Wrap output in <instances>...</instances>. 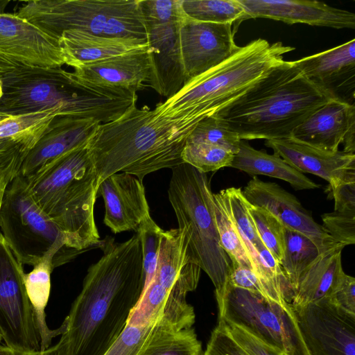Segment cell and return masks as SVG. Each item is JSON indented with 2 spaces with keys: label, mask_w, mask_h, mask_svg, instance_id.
Returning a JSON list of instances; mask_svg holds the SVG:
<instances>
[{
  "label": "cell",
  "mask_w": 355,
  "mask_h": 355,
  "mask_svg": "<svg viewBox=\"0 0 355 355\" xmlns=\"http://www.w3.org/2000/svg\"><path fill=\"white\" fill-rule=\"evenodd\" d=\"M87 270L65 320L69 355H104L127 326L144 286L143 250L136 233L121 243L109 239Z\"/></svg>",
  "instance_id": "1"
},
{
  "label": "cell",
  "mask_w": 355,
  "mask_h": 355,
  "mask_svg": "<svg viewBox=\"0 0 355 355\" xmlns=\"http://www.w3.org/2000/svg\"><path fill=\"white\" fill-rule=\"evenodd\" d=\"M200 121L191 114L165 115L135 104L115 120L101 123L87 145L98 185L116 173L142 181L153 172L184 163L187 139Z\"/></svg>",
  "instance_id": "2"
},
{
  "label": "cell",
  "mask_w": 355,
  "mask_h": 355,
  "mask_svg": "<svg viewBox=\"0 0 355 355\" xmlns=\"http://www.w3.org/2000/svg\"><path fill=\"white\" fill-rule=\"evenodd\" d=\"M334 98L293 61L284 60L216 116L241 140L289 139L306 118Z\"/></svg>",
  "instance_id": "3"
},
{
  "label": "cell",
  "mask_w": 355,
  "mask_h": 355,
  "mask_svg": "<svg viewBox=\"0 0 355 355\" xmlns=\"http://www.w3.org/2000/svg\"><path fill=\"white\" fill-rule=\"evenodd\" d=\"M0 112L19 115L58 108L64 116L115 120L137 104V92L96 85L61 67L16 66L1 77Z\"/></svg>",
  "instance_id": "4"
},
{
  "label": "cell",
  "mask_w": 355,
  "mask_h": 355,
  "mask_svg": "<svg viewBox=\"0 0 355 355\" xmlns=\"http://www.w3.org/2000/svg\"><path fill=\"white\" fill-rule=\"evenodd\" d=\"M87 145L57 159L35 177L24 178L67 246L79 252L101 243L94 214L98 185Z\"/></svg>",
  "instance_id": "5"
},
{
  "label": "cell",
  "mask_w": 355,
  "mask_h": 355,
  "mask_svg": "<svg viewBox=\"0 0 355 355\" xmlns=\"http://www.w3.org/2000/svg\"><path fill=\"white\" fill-rule=\"evenodd\" d=\"M294 49L281 42L252 40L222 63L187 82L155 108L165 115L191 114L202 120L216 115L283 63L284 55Z\"/></svg>",
  "instance_id": "6"
},
{
  "label": "cell",
  "mask_w": 355,
  "mask_h": 355,
  "mask_svg": "<svg viewBox=\"0 0 355 355\" xmlns=\"http://www.w3.org/2000/svg\"><path fill=\"white\" fill-rule=\"evenodd\" d=\"M171 170L168 196L178 227L187 230L191 258L211 280L218 302L225 291L232 261L220 245L209 179L207 173L186 163Z\"/></svg>",
  "instance_id": "7"
},
{
  "label": "cell",
  "mask_w": 355,
  "mask_h": 355,
  "mask_svg": "<svg viewBox=\"0 0 355 355\" xmlns=\"http://www.w3.org/2000/svg\"><path fill=\"white\" fill-rule=\"evenodd\" d=\"M17 15L59 39L69 30L96 36L147 40L139 0H33Z\"/></svg>",
  "instance_id": "8"
},
{
  "label": "cell",
  "mask_w": 355,
  "mask_h": 355,
  "mask_svg": "<svg viewBox=\"0 0 355 355\" xmlns=\"http://www.w3.org/2000/svg\"><path fill=\"white\" fill-rule=\"evenodd\" d=\"M0 232L22 265L33 266L49 257L55 268L79 252L67 246L59 227L36 204L19 175L5 189L0 208Z\"/></svg>",
  "instance_id": "9"
},
{
  "label": "cell",
  "mask_w": 355,
  "mask_h": 355,
  "mask_svg": "<svg viewBox=\"0 0 355 355\" xmlns=\"http://www.w3.org/2000/svg\"><path fill=\"white\" fill-rule=\"evenodd\" d=\"M218 320L239 325L286 355H310L292 305L284 307L260 294L226 285Z\"/></svg>",
  "instance_id": "10"
},
{
  "label": "cell",
  "mask_w": 355,
  "mask_h": 355,
  "mask_svg": "<svg viewBox=\"0 0 355 355\" xmlns=\"http://www.w3.org/2000/svg\"><path fill=\"white\" fill-rule=\"evenodd\" d=\"M24 270L0 233V333L5 345L40 350V336L24 282Z\"/></svg>",
  "instance_id": "11"
},
{
  "label": "cell",
  "mask_w": 355,
  "mask_h": 355,
  "mask_svg": "<svg viewBox=\"0 0 355 355\" xmlns=\"http://www.w3.org/2000/svg\"><path fill=\"white\" fill-rule=\"evenodd\" d=\"M293 308L310 355H355L354 314L327 297Z\"/></svg>",
  "instance_id": "12"
},
{
  "label": "cell",
  "mask_w": 355,
  "mask_h": 355,
  "mask_svg": "<svg viewBox=\"0 0 355 355\" xmlns=\"http://www.w3.org/2000/svg\"><path fill=\"white\" fill-rule=\"evenodd\" d=\"M0 59L31 68L65 64L59 39L16 13L0 12Z\"/></svg>",
  "instance_id": "13"
},
{
  "label": "cell",
  "mask_w": 355,
  "mask_h": 355,
  "mask_svg": "<svg viewBox=\"0 0 355 355\" xmlns=\"http://www.w3.org/2000/svg\"><path fill=\"white\" fill-rule=\"evenodd\" d=\"M232 25L199 21L184 16L179 26L184 84L222 63L239 49Z\"/></svg>",
  "instance_id": "14"
},
{
  "label": "cell",
  "mask_w": 355,
  "mask_h": 355,
  "mask_svg": "<svg viewBox=\"0 0 355 355\" xmlns=\"http://www.w3.org/2000/svg\"><path fill=\"white\" fill-rule=\"evenodd\" d=\"M242 192L250 204L267 210L285 227L306 236L322 250L338 245L314 220L297 198L277 183L254 176Z\"/></svg>",
  "instance_id": "15"
},
{
  "label": "cell",
  "mask_w": 355,
  "mask_h": 355,
  "mask_svg": "<svg viewBox=\"0 0 355 355\" xmlns=\"http://www.w3.org/2000/svg\"><path fill=\"white\" fill-rule=\"evenodd\" d=\"M100 124L92 119L55 117L28 151L18 175L26 180L33 178L57 159L87 145Z\"/></svg>",
  "instance_id": "16"
},
{
  "label": "cell",
  "mask_w": 355,
  "mask_h": 355,
  "mask_svg": "<svg viewBox=\"0 0 355 355\" xmlns=\"http://www.w3.org/2000/svg\"><path fill=\"white\" fill-rule=\"evenodd\" d=\"M291 139L326 151H355V106L334 98L306 118L293 132Z\"/></svg>",
  "instance_id": "17"
},
{
  "label": "cell",
  "mask_w": 355,
  "mask_h": 355,
  "mask_svg": "<svg viewBox=\"0 0 355 355\" xmlns=\"http://www.w3.org/2000/svg\"><path fill=\"white\" fill-rule=\"evenodd\" d=\"M265 145L298 171L328 182L331 189L344 183L355 182L354 153L326 151L291 138L266 140Z\"/></svg>",
  "instance_id": "18"
},
{
  "label": "cell",
  "mask_w": 355,
  "mask_h": 355,
  "mask_svg": "<svg viewBox=\"0 0 355 355\" xmlns=\"http://www.w3.org/2000/svg\"><path fill=\"white\" fill-rule=\"evenodd\" d=\"M105 207L104 223L112 232L137 231L149 217V206L141 180L126 173H116L98 186Z\"/></svg>",
  "instance_id": "19"
},
{
  "label": "cell",
  "mask_w": 355,
  "mask_h": 355,
  "mask_svg": "<svg viewBox=\"0 0 355 355\" xmlns=\"http://www.w3.org/2000/svg\"><path fill=\"white\" fill-rule=\"evenodd\" d=\"M248 18H267L288 24H305L333 28H355L354 13L316 1L239 0Z\"/></svg>",
  "instance_id": "20"
},
{
  "label": "cell",
  "mask_w": 355,
  "mask_h": 355,
  "mask_svg": "<svg viewBox=\"0 0 355 355\" xmlns=\"http://www.w3.org/2000/svg\"><path fill=\"white\" fill-rule=\"evenodd\" d=\"M73 73L84 81L137 92L150 87L153 68L148 44L108 59L85 63Z\"/></svg>",
  "instance_id": "21"
},
{
  "label": "cell",
  "mask_w": 355,
  "mask_h": 355,
  "mask_svg": "<svg viewBox=\"0 0 355 355\" xmlns=\"http://www.w3.org/2000/svg\"><path fill=\"white\" fill-rule=\"evenodd\" d=\"M293 62L315 84L336 98L350 103L348 101L350 92L354 94V38L334 48Z\"/></svg>",
  "instance_id": "22"
},
{
  "label": "cell",
  "mask_w": 355,
  "mask_h": 355,
  "mask_svg": "<svg viewBox=\"0 0 355 355\" xmlns=\"http://www.w3.org/2000/svg\"><path fill=\"white\" fill-rule=\"evenodd\" d=\"M180 22L146 24L153 68L150 87L167 98L184 84L179 44Z\"/></svg>",
  "instance_id": "23"
},
{
  "label": "cell",
  "mask_w": 355,
  "mask_h": 355,
  "mask_svg": "<svg viewBox=\"0 0 355 355\" xmlns=\"http://www.w3.org/2000/svg\"><path fill=\"white\" fill-rule=\"evenodd\" d=\"M189 240L183 227L160 232L154 277L168 291L175 286L187 294L198 286L202 270L191 258Z\"/></svg>",
  "instance_id": "24"
},
{
  "label": "cell",
  "mask_w": 355,
  "mask_h": 355,
  "mask_svg": "<svg viewBox=\"0 0 355 355\" xmlns=\"http://www.w3.org/2000/svg\"><path fill=\"white\" fill-rule=\"evenodd\" d=\"M65 64L73 69L85 63L108 59L148 44V41L96 36L77 30L64 31L59 37Z\"/></svg>",
  "instance_id": "25"
},
{
  "label": "cell",
  "mask_w": 355,
  "mask_h": 355,
  "mask_svg": "<svg viewBox=\"0 0 355 355\" xmlns=\"http://www.w3.org/2000/svg\"><path fill=\"white\" fill-rule=\"evenodd\" d=\"M345 247L336 245L324 251L300 277L291 305L301 306L328 297L341 275V254Z\"/></svg>",
  "instance_id": "26"
},
{
  "label": "cell",
  "mask_w": 355,
  "mask_h": 355,
  "mask_svg": "<svg viewBox=\"0 0 355 355\" xmlns=\"http://www.w3.org/2000/svg\"><path fill=\"white\" fill-rule=\"evenodd\" d=\"M230 167L250 175H266L284 180L296 190L314 189L319 185L298 171L282 157L252 147L241 140Z\"/></svg>",
  "instance_id": "27"
},
{
  "label": "cell",
  "mask_w": 355,
  "mask_h": 355,
  "mask_svg": "<svg viewBox=\"0 0 355 355\" xmlns=\"http://www.w3.org/2000/svg\"><path fill=\"white\" fill-rule=\"evenodd\" d=\"M53 269L52 260L46 257L34 265L31 271L24 274L26 291L40 336V350L50 347L53 338L62 335L67 329L65 320L56 329H51L46 324L45 309L51 293V274Z\"/></svg>",
  "instance_id": "28"
},
{
  "label": "cell",
  "mask_w": 355,
  "mask_h": 355,
  "mask_svg": "<svg viewBox=\"0 0 355 355\" xmlns=\"http://www.w3.org/2000/svg\"><path fill=\"white\" fill-rule=\"evenodd\" d=\"M218 193L236 228L252 270L263 286L261 263L256 249V246L261 241L249 213V203L244 197L241 188L230 187L220 191Z\"/></svg>",
  "instance_id": "29"
},
{
  "label": "cell",
  "mask_w": 355,
  "mask_h": 355,
  "mask_svg": "<svg viewBox=\"0 0 355 355\" xmlns=\"http://www.w3.org/2000/svg\"><path fill=\"white\" fill-rule=\"evenodd\" d=\"M202 346L192 328L177 329L156 324L139 355H202Z\"/></svg>",
  "instance_id": "30"
},
{
  "label": "cell",
  "mask_w": 355,
  "mask_h": 355,
  "mask_svg": "<svg viewBox=\"0 0 355 355\" xmlns=\"http://www.w3.org/2000/svg\"><path fill=\"white\" fill-rule=\"evenodd\" d=\"M325 250L306 236L285 227L284 257L279 265L294 292L302 275Z\"/></svg>",
  "instance_id": "31"
},
{
  "label": "cell",
  "mask_w": 355,
  "mask_h": 355,
  "mask_svg": "<svg viewBox=\"0 0 355 355\" xmlns=\"http://www.w3.org/2000/svg\"><path fill=\"white\" fill-rule=\"evenodd\" d=\"M182 11L189 19L216 24H234L248 19L239 0H181Z\"/></svg>",
  "instance_id": "32"
},
{
  "label": "cell",
  "mask_w": 355,
  "mask_h": 355,
  "mask_svg": "<svg viewBox=\"0 0 355 355\" xmlns=\"http://www.w3.org/2000/svg\"><path fill=\"white\" fill-rule=\"evenodd\" d=\"M168 295L169 291L153 277L130 312L127 325L137 328L153 327L162 317Z\"/></svg>",
  "instance_id": "33"
},
{
  "label": "cell",
  "mask_w": 355,
  "mask_h": 355,
  "mask_svg": "<svg viewBox=\"0 0 355 355\" xmlns=\"http://www.w3.org/2000/svg\"><path fill=\"white\" fill-rule=\"evenodd\" d=\"M57 116H64L58 108L9 116L0 121V140L41 136Z\"/></svg>",
  "instance_id": "34"
},
{
  "label": "cell",
  "mask_w": 355,
  "mask_h": 355,
  "mask_svg": "<svg viewBox=\"0 0 355 355\" xmlns=\"http://www.w3.org/2000/svg\"><path fill=\"white\" fill-rule=\"evenodd\" d=\"M213 210L220 245L232 262L252 268L251 263L239 235L219 194L213 193Z\"/></svg>",
  "instance_id": "35"
},
{
  "label": "cell",
  "mask_w": 355,
  "mask_h": 355,
  "mask_svg": "<svg viewBox=\"0 0 355 355\" xmlns=\"http://www.w3.org/2000/svg\"><path fill=\"white\" fill-rule=\"evenodd\" d=\"M234 153L223 147L204 144H186L182 159L198 171L207 173L224 167H230Z\"/></svg>",
  "instance_id": "36"
},
{
  "label": "cell",
  "mask_w": 355,
  "mask_h": 355,
  "mask_svg": "<svg viewBox=\"0 0 355 355\" xmlns=\"http://www.w3.org/2000/svg\"><path fill=\"white\" fill-rule=\"evenodd\" d=\"M241 139L217 116L200 121L189 135L186 144L204 143L226 148L236 154Z\"/></svg>",
  "instance_id": "37"
},
{
  "label": "cell",
  "mask_w": 355,
  "mask_h": 355,
  "mask_svg": "<svg viewBox=\"0 0 355 355\" xmlns=\"http://www.w3.org/2000/svg\"><path fill=\"white\" fill-rule=\"evenodd\" d=\"M248 210L260 240L280 263L284 252L285 227L275 216L261 207L249 203Z\"/></svg>",
  "instance_id": "38"
},
{
  "label": "cell",
  "mask_w": 355,
  "mask_h": 355,
  "mask_svg": "<svg viewBox=\"0 0 355 355\" xmlns=\"http://www.w3.org/2000/svg\"><path fill=\"white\" fill-rule=\"evenodd\" d=\"M41 136L0 140V184L10 182L18 175L24 158Z\"/></svg>",
  "instance_id": "39"
},
{
  "label": "cell",
  "mask_w": 355,
  "mask_h": 355,
  "mask_svg": "<svg viewBox=\"0 0 355 355\" xmlns=\"http://www.w3.org/2000/svg\"><path fill=\"white\" fill-rule=\"evenodd\" d=\"M162 230L150 216L136 232L140 236L143 250L145 277L143 291L150 283L155 273Z\"/></svg>",
  "instance_id": "40"
},
{
  "label": "cell",
  "mask_w": 355,
  "mask_h": 355,
  "mask_svg": "<svg viewBox=\"0 0 355 355\" xmlns=\"http://www.w3.org/2000/svg\"><path fill=\"white\" fill-rule=\"evenodd\" d=\"M322 227L334 241L344 247L355 243V212L334 211L322 215Z\"/></svg>",
  "instance_id": "41"
},
{
  "label": "cell",
  "mask_w": 355,
  "mask_h": 355,
  "mask_svg": "<svg viewBox=\"0 0 355 355\" xmlns=\"http://www.w3.org/2000/svg\"><path fill=\"white\" fill-rule=\"evenodd\" d=\"M146 24L180 21L184 17L181 0H139Z\"/></svg>",
  "instance_id": "42"
},
{
  "label": "cell",
  "mask_w": 355,
  "mask_h": 355,
  "mask_svg": "<svg viewBox=\"0 0 355 355\" xmlns=\"http://www.w3.org/2000/svg\"><path fill=\"white\" fill-rule=\"evenodd\" d=\"M153 327L137 328L127 325L104 355H139Z\"/></svg>",
  "instance_id": "43"
},
{
  "label": "cell",
  "mask_w": 355,
  "mask_h": 355,
  "mask_svg": "<svg viewBox=\"0 0 355 355\" xmlns=\"http://www.w3.org/2000/svg\"><path fill=\"white\" fill-rule=\"evenodd\" d=\"M202 355H248L230 335L225 323L218 320Z\"/></svg>",
  "instance_id": "44"
},
{
  "label": "cell",
  "mask_w": 355,
  "mask_h": 355,
  "mask_svg": "<svg viewBox=\"0 0 355 355\" xmlns=\"http://www.w3.org/2000/svg\"><path fill=\"white\" fill-rule=\"evenodd\" d=\"M222 321L230 335L248 355H282L283 353L259 340L243 327Z\"/></svg>",
  "instance_id": "45"
},
{
  "label": "cell",
  "mask_w": 355,
  "mask_h": 355,
  "mask_svg": "<svg viewBox=\"0 0 355 355\" xmlns=\"http://www.w3.org/2000/svg\"><path fill=\"white\" fill-rule=\"evenodd\" d=\"M327 298L336 306L355 315L354 277L344 272Z\"/></svg>",
  "instance_id": "46"
},
{
  "label": "cell",
  "mask_w": 355,
  "mask_h": 355,
  "mask_svg": "<svg viewBox=\"0 0 355 355\" xmlns=\"http://www.w3.org/2000/svg\"><path fill=\"white\" fill-rule=\"evenodd\" d=\"M227 284L260 294L268 300L261 282L253 270L237 263L232 262Z\"/></svg>",
  "instance_id": "47"
},
{
  "label": "cell",
  "mask_w": 355,
  "mask_h": 355,
  "mask_svg": "<svg viewBox=\"0 0 355 355\" xmlns=\"http://www.w3.org/2000/svg\"><path fill=\"white\" fill-rule=\"evenodd\" d=\"M331 190L334 211L355 212V182L344 183Z\"/></svg>",
  "instance_id": "48"
},
{
  "label": "cell",
  "mask_w": 355,
  "mask_h": 355,
  "mask_svg": "<svg viewBox=\"0 0 355 355\" xmlns=\"http://www.w3.org/2000/svg\"><path fill=\"white\" fill-rule=\"evenodd\" d=\"M0 355H69L68 345L63 336L58 343L44 350L23 352L0 344Z\"/></svg>",
  "instance_id": "49"
},
{
  "label": "cell",
  "mask_w": 355,
  "mask_h": 355,
  "mask_svg": "<svg viewBox=\"0 0 355 355\" xmlns=\"http://www.w3.org/2000/svg\"><path fill=\"white\" fill-rule=\"evenodd\" d=\"M15 67V65L0 59V78L14 70Z\"/></svg>",
  "instance_id": "50"
},
{
  "label": "cell",
  "mask_w": 355,
  "mask_h": 355,
  "mask_svg": "<svg viewBox=\"0 0 355 355\" xmlns=\"http://www.w3.org/2000/svg\"><path fill=\"white\" fill-rule=\"evenodd\" d=\"M8 183H2L0 184V208H1V200H2V198H3V193H4V191H5V189L7 186ZM1 233V232H0Z\"/></svg>",
  "instance_id": "51"
},
{
  "label": "cell",
  "mask_w": 355,
  "mask_h": 355,
  "mask_svg": "<svg viewBox=\"0 0 355 355\" xmlns=\"http://www.w3.org/2000/svg\"><path fill=\"white\" fill-rule=\"evenodd\" d=\"M10 115L0 112V121L8 117Z\"/></svg>",
  "instance_id": "52"
},
{
  "label": "cell",
  "mask_w": 355,
  "mask_h": 355,
  "mask_svg": "<svg viewBox=\"0 0 355 355\" xmlns=\"http://www.w3.org/2000/svg\"><path fill=\"white\" fill-rule=\"evenodd\" d=\"M3 95V85H2V80L0 78V99Z\"/></svg>",
  "instance_id": "53"
},
{
  "label": "cell",
  "mask_w": 355,
  "mask_h": 355,
  "mask_svg": "<svg viewBox=\"0 0 355 355\" xmlns=\"http://www.w3.org/2000/svg\"><path fill=\"white\" fill-rule=\"evenodd\" d=\"M2 340H3V339H2V336H1V333H0V343H1V341H2Z\"/></svg>",
  "instance_id": "54"
},
{
  "label": "cell",
  "mask_w": 355,
  "mask_h": 355,
  "mask_svg": "<svg viewBox=\"0 0 355 355\" xmlns=\"http://www.w3.org/2000/svg\"><path fill=\"white\" fill-rule=\"evenodd\" d=\"M282 355H286V354H282Z\"/></svg>",
  "instance_id": "55"
}]
</instances>
